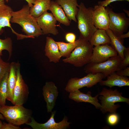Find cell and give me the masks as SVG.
Returning <instances> with one entry per match:
<instances>
[{
	"mask_svg": "<svg viewBox=\"0 0 129 129\" xmlns=\"http://www.w3.org/2000/svg\"><path fill=\"white\" fill-rule=\"evenodd\" d=\"M78 39L74 43H66L63 42H56L62 57L68 58L77 45Z\"/></svg>",
	"mask_w": 129,
	"mask_h": 129,
	"instance_id": "obj_25",
	"label": "cell"
},
{
	"mask_svg": "<svg viewBox=\"0 0 129 129\" xmlns=\"http://www.w3.org/2000/svg\"><path fill=\"white\" fill-rule=\"evenodd\" d=\"M78 11L76 18L80 32V37L89 41L94 33L98 29L94 24L93 8H86L82 2L78 5Z\"/></svg>",
	"mask_w": 129,
	"mask_h": 129,
	"instance_id": "obj_2",
	"label": "cell"
},
{
	"mask_svg": "<svg viewBox=\"0 0 129 129\" xmlns=\"http://www.w3.org/2000/svg\"><path fill=\"white\" fill-rule=\"evenodd\" d=\"M9 0H5L6 2H8ZM28 3V5L29 7L31 8L32 7L34 4L35 0H25Z\"/></svg>",
	"mask_w": 129,
	"mask_h": 129,
	"instance_id": "obj_35",
	"label": "cell"
},
{
	"mask_svg": "<svg viewBox=\"0 0 129 129\" xmlns=\"http://www.w3.org/2000/svg\"><path fill=\"white\" fill-rule=\"evenodd\" d=\"M49 10L52 12L57 21L66 26L70 24V21L66 16L61 6L55 1H51Z\"/></svg>",
	"mask_w": 129,
	"mask_h": 129,
	"instance_id": "obj_21",
	"label": "cell"
},
{
	"mask_svg": "<svg viewBox=\"0 0 129 129\" xmlns=\"http://www.w3.org/2000/svg\"><path fill=\"white\" fill-rule=\"evenodd\" d=\"M78 43L70 56L62 60L77 67H81L89 63L92 55V46L88 41L79 37Z\"/></svg>",
	"mask_w": 129,
	"mask_h": 129,
	"instance_id": "obj_3",
	"label": "cell"
},
{
	"mask_svg": "<svg viewBox=\"0 0 129 129\" xmlns=\"http://www.w3.org/2000/svg\"><path fill=\"white\" fill-rule=\"evenodd\" d=\"M103 78V75L101 73H90L82 78H71L69 80L64 90L70 92L85 87L90 88Z\"/></svg>",
	"mask_w": 129,
	"mask_h": 129,
	"instance_id": "obj_7",
	"label": "cell"
},
{
	"mask_svg": "<svg viewBox=\"0 0 129 129\" xmlns=\"http://www.w3.org/2000/svg\"><path fill=\"white\" fill-rule=\"evenodd\" d=\"M105 80H102L99 83L101 86H105L110 88L114 86L122 87L129 86V79L127 76L117 74L116 72L112 73L107 77Z\"/></svg>",
	"mask_w": 129,
	"mask_h": 129,
	"instance_id": "obj_19",
	"label": "cell"
},
{
	"mask_svg": "<svg viewBox=\"0 0 129 129\" xmlns=\"http://www.w3.org/2000/svg\"><path fill=\"white\" fill-rule=\"evenodd\" d=\"M30 9L27 5H24L19 10L13 11L10 22L19 24L26 35L33 38L43 34L38 23L37 18L31 14Z\"/></svg>",
	"mask_w": 129,
	"mask_h": 129,
	"instance_id": "obj_1",
	"label": "cell"
},
{
	"mask_svg": "<svg viewBox=\"0 0 129 129\" xmlns=\"http://www.w3.org/2000/svg\"><path fill=\"white\" fill-rule=\"evenodd\" d=\"M17 80L14 88L12 103L14 105H22L29 93L27 85L25 82L20 71V64L17 63Z\"/></svg>",
	"mask_w": 129,
	"mask_h": 129,
	"instance_id": "obj_9",
	"label": "cell"
},
{
	"mask_svg": "<svg viewBox=\"0 0 129 129\" xmlns=\"http://www.w3.org/2000/svg\"><path fill=\"white\" fill-rule=\"evenodd\" d=\"M129 32H128L126 33L122 34L119 37L121 39H124L129 38Z\"/></svg>",
	"mask_w": 129,
	"mask_h": 129,
	"instance_id": "obj_36",
	"label": "cell"
},
{
	"mask_svg": "<svg viewBox=\"0 0 129 129\" xmlns=\"http://www.w3.org/2000/svg\"><path fill=\"white\" fill-rule=\"evenodd\" d=\"M124 12L126 13L127 14V15L128 16H129V11H128V10H125V9H124L123 11Z\"/></svg>",
	"mask_w": 129,
	"mask_h": 129,
	"instance_id": "obj_38",
	"label": "cell"
},
{
	"mask_svg": "<svg viewBox=\"0 0 129 129\" xmlns=\"http://www.w3.org/2000/svg\"><path fill=\"white\" fill-rule=\"evenodd\" d=\"M55 1L61 6L70 21L77 22L76 16L79 9L77 0H56Z\"/></svg>",
	"mask_w": 129,
	"mask_h": 129,
	"instance_id": "obj_18",
	"label": "cell"
},
{
	"mask_svg": "<svg viewBox=\"0 0 129 129\" xmlns=\"http://www.w3.org/2000/svg\"><path fill=\"white\" fill-rule=\"evenodd\" d=\"M51 0H35L33 6L30 8L31 14L37 18L49 10Z\"/></svg>",
	"mask_w": 129,
	"mask_h": 129,
	"instance_id": "obj_24",
	"label": "cell"
},
{
	"mask_svg": "<svg viewBox=\"0 0 129 129\" xmlns=\"http://www.w3.org/2000/svg\"><path fill=\"white\" fill-rule=\"evenodd\" d=\"M89 41L92 45H109L110 39L106 30L98 29L93 35Z\"/></svg>",
	"mask_w": 129,
	"mask_h": 129,
	"instance_id": "obj_23",
	"label": "cell"
},
{
	"mask_svg": "<svg viewBox=\"0 0 129 129\" xmlns=\"http://www.w3.org/2000/svg\"><path fill=\"white\" fill-rule=\"evenodd\" d=\"M45 51L50 62L57 63L62 57L56 41L50 37H46Z\"/></svg>",
	"mask_w": 129,
	"mask_h": 129,
	"instance_id": "obj_17",
	"label": "cell"
},
{
	"mask_svg": "<svg viewBox=\"0 0 129 129\" xmlns=\"http://www.w3.org/2000/svg\"><path fill=\"white\" fill-rule=\"evenodd\" d=\"M37 20L43 34H51L56 35L58 33L56 27L57 21L52 13L46 11L37 18Z\"/></svg>",
	"mask_w": 129,
	"mask_h": 129,
	"instance_id": "obj_12",
	"label": "cell"
},
{
	"mask_svg": "<svg viewBox=\"0 0 129 129\" xmlns=\"http://www.w3.org/2000/svg\"><path fill=\"white\" fill-rule=\"evenodd\" d=\"M10 63L4 61L0 56V81L5 74L9 71Z\"/></svg>",
	"mask_w": 129,
	"mask_h": 129,
	"instance_id": "obj_28",
	"label": "cell"
},
{
	"mask_svg": "<svg viewBox=\"0 0 129 129\" xmlns=\"http://www.w3.org/2000/svg\"><path fill=\"white\" fill-rule=\"evenodd\" d=\"M5 0H0V3L4 1Z\"/></svg>",
	"mask_w": 129,
	"mask_h": 129,
	"instance_id": "obj_40",
	"label": "cell"
},
{
	"mask_svg": "<svg viewBox=\"0 0 129 129\" xmlns=\"http://www.w3.org/2000/svg\"><path fill=\"white\" fill-rule=\"evenodd\" d=\"M119 119L118 115L116 113H111L107 117V122L109 124L114 125L118 123Z\"/></svg>",
	"mask_w": 129,
	"mask_h": 129,
	"instance_id": "obj_30",
	"label": "cell"
},
{
	"mask_svg": "<svg viewBox=\"0 0 129 129\" xmlns=\"http://www.w3.org/2000/svg\"><path fill=\"white\" fill-rule=\"evenodd\" d=\"M21 129L20 127L16 126L10 123H7L3 122V125L1 129Z\"/></svg>",
	"mask_w": 129,
	"mask_h": 129,
	"instance_id": "obj_34",
	"label": "cell"
},
{
	"mask_svg": "<svg viewBox=\"0 0 129 129\" xmlns=\"http://www.w3.org/2000/svg\"><path fill=\"white\" fill-rule=\"evenodd\" d=\"M124 0L129 2V0H105L103 1H98V5H102L105 7L108 6L111 3L114 2Z\"/></svg>",
	"mask_w": 129,
	"mask_h": 129,
	"instance_id": "obj_33",
	"label": "cell"
},
{
	"mask_svg": "<svg viewBox=\"0 0 129 129\" xmlns=\"http://www.w3.org/2000/svg\"><path fill=\"white\" fill-rule=\"evenodd\" d=\"M3 125V123L2 122L0 119V129H1Z\"/></svg>",
	"mask_w": 129,
	"mask_h": 129,
	"instance_id": "obj_39",
	"label": "cell"
},
{
	"mask_svg": "<svg viewBox=\"0 0 129 129\" xmlns=\"http://www.w3.org/2000/svg\"><path fill=\"white\" fill-rule=\"evenodd\" d=\"M13 11L11 7L5 4L4 1L0 3V34L3 32L2 28L8 27L11 28L12 32L16 35L18 39H22L24 35L16 32L12 28L10 23Z\"/></svg>",
	"mask_w": 129,
	"mask_h": 129,
	"instance_id": "obj_15",
	"label": "cell"
},
{
	"mask_svg": "<svg viewBox=\"0 0 129 129\" xmlns=\"http://www.w3.org/2000/svg\"><path fill=\"white\" fill-rule=\"evenodd\" d=\"M1 106H0V108L1 107ZM5 119L4 117L3 116L2 114L1 113H0V119L3 120Z\"/></svg>",
	"mask_w": 129,
	"mask_h": 129,
	"instance_id": "obj_37",
	"label": "cell"
},
{
	"mask_svg": "<svg viewBox=\"0 0 129 129\" xmlns=\"http://www.w3.org/2000/svg\"><path fill=\"white\" fill-rule=\"evenodd\" d=\"M65 38L66 40L68 43H74L76 40V36L73 33L68 32L66 34Z\"/></svg>",
	"mask_w": 129,
	"mask_h": 129,
	"instance_id": "obj_31",
	"label": "cell"
},
{
	"mask_svg": "<svg viewBox=\"0 0 129 129\" xmlns=\"http://www.w3.org/2000/svg\"><path fill=\"white\" fill-rule=\"evenodd\" d=\"M122 60L118 55L109 58L107 60L98 63H89L85 67L86 73H101L105 78L113 72L118 70Z\"/></svg>",
	"mask_w": 129,
	"mask_h": 129,
	"instance_id": "obj_6",
	"label": "cell"
},
{
	"mask_svg": "<svg viewBox=\"0 0 129 129\" xmlns=\"http://www.w3.org/2000/svg\"><path fill=\"white\" fill-rule=\"evenodd\" d=\"M118 75L123 76H129V67H127L124 68L119 69L116 72Z\"/></svg>",
	"mask_w": 129,
	"mask_h": 129,
	"instance_id": "obj_32",
	"label": "cell"
},
{
	"mask_svg": "<svg viewBox=\"0 0 129 129\" xmlns=\"http://www.w3.org/2000/svg\"><path fill=\"white\" fill-rule=\"evenodd\" d=\"M43 94L46 103L48 113L51 112L54 108L59 92L57 87L52 82H47L43 87Z\"/></svg>",
	"mask_w": 129,
	"mask_h": 129,
	"instance_id": "obj_14",
	"label": "cell"
},
{
	"mask_svg": "<svg viewBox=\"0 0 129 129\" xmlns=\"http://www.w3.org/2000/svg\"><path fill=\"white\" fill-rule=\"evenodd\" d=\"M90 91L85 93L78 89L70 92L69 97L77 102H84L90 103L94 105L96 108L100 109L101 105L98 102L97 98L99 95L98 94L94 97H92Z\"/></svg>",
	"mask_w": 129,
	"mask_h": 129,
	"instance_id": "obj_16",
	"label": "cell"
},
{
	"mask_svg": "<svg viewBox=\"0 0 129 129\" xmlns=\"http://www.w3.org/2000/svg\"><path fill=\"white\" fill-rule=\"evenodd\" d=\"M105 7L101 5H95L93 9L94 25L97 29H108L110 23L108 13Z\"/></svg>",
	"mask_w": 129,
	"mask_h": 129,
	"instance_id": "obj_13",
	"label": "cell"
},
{
	"mask_svg": "<svg viewBox=\"0 0 129 129\" xmlns=\"http://www.w3.org/2000/svg\"><path fill=\"white\" fill-rule=\"evenodd\" d=\"M12 40L10 38L8 37L4 39L0 38V56L2 55V51L6 50L9 52V59L12 53Z\"/></svg>",
	"mask_w": 129,
	"mask_h": 129,
	"instance_id": "obj_27",
	"label": "cell"
},
{
	"mask_svg": "<svg viewBox=\"0 0 129 129\" xmlns=\"http://www.w3.org/2000/svg\"><path fill=\"white\" fill-rule=\"evenodd\" d=\"M98 95H100L99 99L101 103L100 109L104 114L108 112L116 113L117 109L120 106L118 104H115L116 102H123L129 104V98L123 97L122 93L116 89L113 90L104 88Z\"/></svg>",
	"mask_w": 129,
	"mask_h": 129,
	"instance_id": "obj_4",
	"label": "cell"
},
{
	"mask_svg": "<svg viewBox=\"0 0 129 129\" xmlns=\"http://www.w3.org/2000/svg\"><path fill=\"white\" fill-rule=\"evenodd\" d=\"M17 63L12 62L10 63V68L8 79L7 95V99L12 103L13 98V92L16 80Z\"/></svg>",
	"mask_w": 129,
	"mask_h": 129,
	"instance_id": "obj_20",
	"label": "cell"
},
{
	"mask_svg": "<svg viewBox=\"0 0 129 129\" xmlns=\"http://www.w3.org/2000/svg\"><path fill=\"white\" fill-rule=\"evenodd\" d=\"M105 7L110 18L108 29L118 37L126 32L129 25V18L126 16L124 13H115L109 7Z\"/></svg>",
	"mask_w": 129,
	"mask_h": 129,
	"instance_id": "obj_8",
	"label": "cell"
},
{
	"mask_svg": "<svg viewBox=\"0 0 129 129\" xmlns=\"http://www.w3.org/2000/svg\"><path fill=\"white\" fill-rule=\"evenodd\" d=\"M124 58L120 64L119 70L124 68L129 65V48H126L124 52Z\"/></svg>",
	"mask_w": 129,
	"mask_h": 129,
	"instance_id": "obj_29",
	"label": "cell"
},
{
	"mask_svg": "<svg viewBox=\"0 0 129 129\" xmlns=\"http://www.w3.org/2000/svg\"><path fill=\"white\" fill-rule=\"evenodd\" d=\"M9 72L6 73L0 81V106L5 105L7 95V83Z\"/></svg>",
	"mask_w": 129,
	"mask_h": 129,
	"instance_id": "obj_26",
	"label": "cell"
},
{
	"mask_svg": "<svg viewBox=\"0 0 129 129\" xmlns=\"http://www.w3.org/2000/svg\"><path fill=\"white\" fill-rule=\"evenodd\" d=\"M118 55L117 52L109 45L95 46L93 48L92 56L89 63L102 62Z\"/></svg>",
	"mask_w": 129,
	"mask_h": 129,
	"instance_id": "obj_11",
	"label": "cell"
},
{
	"mask_svg": "<svg viewBox=\"0 0 129 129\" xmlns=\"http://www.w3.org/2000/svg\"><path fill=\"white\" fill-rule=\"evenodd\" d=\"M50 118L46 122L41 124L36 121L34 118L31 117V121L26 124L31 126L33 129H65L68 128L70 123L68 121L66 116L64 117L62 120L57 123L55 121L54 117L56 111L51 112Z\"/></svg>",
	"mask_w": 129,
	"mask_h": 129,
	"instance_id": "obj_10",
	"label": "cell"
},
{
	"mask_svg": "<svg viewBox=\"0 0 129 129\" xmlns=\"http://www.w3.org/2000/svg\"><path fill=\"white\" fill-rule=\"evenodd\" d=\"M14 105L1 106L0 113L7 121L14 125H20L27 123L31 117V111L22 105Z\"/></svg>",
	"mask_w": 129,
	"mask_h": 129,
	"instance_id": "obj_5",
	"label": "cell"
},
{
	"mask_svg": "<svg viewBox=\"0 0 129 129\" xmlns=\"http://www.w3.org/2000/svg\"><path fill=\"white\" fill-rule=\"evenodd\" d=\"M106 31L110 39V44L117 52L118 55L123 60L124 57V51L126 48L124 45V39L116 35L109 29Z\"/></svg>",
	"mask_w": 129,
	"mask_h": 129,
	"instance_id": "obj_22",
	"label": "cell"
}]
</instances>
